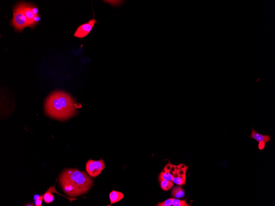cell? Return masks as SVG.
I'll return each mask as SVG.
<instances>
[{"instance_id": "cell-1", "label": "cell", "mask_w": 275, "mask_h": 206, "mask_svg": "<svg viewBox=\"0 0 275 206\" xmlns=\"http://www.w3.org/2000/svg\"><path fill=\"white\" fill-rule=\"evenodd\" d=\"M78 107L72 97L62 91L53 92L49 95L45 104L46 114L58 120H66L75 115Z\"/></svg>"}, {"instance_id": "cell-2", "label": "cell", "mask_w": 275, "mask_h": 206, "mask_svg": "<svg viewBox=\"0 0 275 206\" xmlns=\"http://www.w3.org/2000/svg\"><path fill=\"white\" fill-rule=\"evenodd\" d=\"M59 181L63 192L72 198L88 193L94 182L86 172L77 168L64 170L60 175Z\"/></svg>"}, {"instance_id": "cell-3", "label": "cell", "mask_w": 275, "mask_h": 206, "mask_svg": "<svg viewBox=\"0 0 275 206\" xmlns=\"http://www.w3.org/2000/svg\"><path fill=\"white\" fill-rule=\"evenodd\" d=\"M20 4L29 27L34 28L40 21L41 17L38 8L34 5L26 3H21Z\"/></svg>"}, {"instance_id": "cell-4", "label": "cell", "mask_w": 275, "mask_h": 206, "mask_svg": "<svg viewBox=\"0 0 275 206\" xmlns=\"http://www.w3.org/2000/svg\"><path fill=\"white\" fill-rule=\"evenodd\" d=\"M11 24L17 31H23L25 28L29 27L26 17L22 11L20 3L17 4L13 9V16Z\"/></svg>"}, {"instance_id": "cell-5", "label": "cell", "mask_w": 275, "mask_h": 206, "mask_svg": "<svg viewBox=\"0 0 275 206\" xmlns=\"http://www.w3.org/2000/svg\"><path fill=\"white\" fill-rule=\"evenodd\" d=\"M105 167V164L102 159L99 160L90 159L86 164V171L90 176L93 178L99 176Z\"/></svg>"}, {"instance_id": "cell-6", "label": "cell", "mask_w": 275, "mask_h": 206, "mask_svg": "<svg viewBox=\"0 0 275 206\" xmlns=\"http://www.w3.org/2000/svg\"><path fill=\"white\" fill-rule=\"evenodd\" d=\"M97 21L94 18L90 20L87 23L81 25L77 29L74 36L78 38H83L90 34L92 30Z\"/></svg>"}, {"instance_id": "cell-7", "label": "cell", "mask_w": 275, "mask_h": 206, "mask_svg": "<svg viewBox=\"0 0 275 206\" xmlns=\"http://www.w3.org/2000/svg\"><path fill=\"white\" fill-rule=\"evenodd\" d=\"M250 138L254 139L258 142H264L265 143H269L272 141V138L270 135H262L258 133L252 127V132L250 135Z\"/></svg>"}, {"instance_id": "cell-8", "label": "cell", "mask_w": 275, "mask_h": 206, "mask_svg": "<svg viewBox=\"0 0 275 206\" xmlns=\"http://www.w3.org/2000/svg\"><path fill=\"white\" fill-rule=\"evenodd\" d=\"M124 197V195L123 193L113 190L109 194V198L111 204L108 206H111L112 204L117 203L122 200Z\"/></svg>"}, {"instance_id": "cell-9", "label": "cell", "mask_w": 275, "mask_h": 206, "mask_svg": "<svg viewBox=\"0 0 275 206\" xmlns=\"http://www.w3.org/2000/svg\"><path fill=\"white\" fill-rule=\"evenodd\" d=\"M171 195L174 198H183L185 195V191L181 186H177L171 191Z\"/></svg>"}, {"instance_id": "cell-10", "label": "cell", "mask_w": 275, "mask_h": 206, "mask_svg": "<svg viewBox=\"0 0 275 206\" xmlns=\"http://www.w3.org/2000/svg\"><path fill=\"white\" fill-rule=\"evenodd\" d=\"M160 182V187L165 191H169L173 187L174 183L172 181L167 180H161Z\"/></svg>"}, {"instance_id": "cell-11", "label": "cell", "mask_w": 275, "mask_h": 206, "mask_svg": "<svg viewBox=\"0 0 275 206\" xmlns=\"http://www.w3.org/2000/svg\"><path fill=\"white\" fill-rule=\"evenodd\" d=\"M173 179V175L170 172V171H167L165 169H163L162 171L159 174V180H167L172 181Z\"/></svg>"}, {"instance_id": "cell-12", "label": "cell", "mask_w": 275, "mask_h": 206, "mask_svg": "<svg viewBox=\"0 0 275 206\" xmlns=\"http://www.w3.org/2000/svg\"><path fill=\"white\" fill-rule=\"evenodd\" d=\"M188 198L184 200H180L178 199L172 198L173 203L174 206H190L191 204H188L187 203V200Z\"/></svg>"}, {"instance_id": "cell-13", "label": "cell", "mask_w": 275, "mask_h": 206, "mask_svg": "<svg viewBox=\"0 0 275 206\" xmlns=\"http://www.w3.org/2000/svg\"><path fill=\"white\" fill-rule=\"evenodd\" d=\"M43 197L45 203L49 204L52 203L54 200V195L52 194V192L46 191L42 195Z\"/></svg>"}, {"instance_id": "cell-14", "label": "cell", "mask_w": 275, "mask_h": 206, "mask_svg": "<svg viewBox=\"0 0 275 206\" xmlns=\"http://www.w3.org/2000/svg\"><path fill=\"white\" fill-rule=\"evenodd\" d=\"M186 176H179V177L173 178L172 182L178 185L184 186L186 184Z\"/></svg>"}, {"instance_id": "cell-15", "label": "cell", "mask_w": 275, "mask_h": 206, "mask_svg": "<svg viewBox=\"0 0 275 206\" xmlns=\"http://www.w3.org/2000/svg\"><path fill=\"white\" fill-rule=\"evenodd\" d=\"M47 191H48V192H52V193H58V194L60 195L61 196H63V197L66 198L68 199L69 200H70V202L73 201V200H76L77 199L76 198H71L66 197L63 196V195H62L61 194H60L59 193H58V192H57L56 190L55 185H54L53 186V187H51L50 188H48V189L47 190Z\"/></svg>"}, {"instance_id": "cell-16", "label": "cell", "mask_w": 275, "mask_h": 206, "mask_svg": "<svg viewBox=\"0 0 275 206\" xmlns=\"http://www.w3.org/2000/svg\"><path fill=\"white\" fill-rule=\"evenodd\" d=\"M156 206H173V200L172 198H170L167 199V200L164 201V202H162V203H158V204Z\"/></svg>"}, {"instance_id": "cell-17", "label": "cell", "mask_w": 275, "mask_h": 206, "mask_svg": "<svg viewBox=\"0 0 275 206\" xmlns=\"http://www.w3.org/2000/svg\"><path fill=\"white\" fill-rule=\"evenodd\" d=\"M43 199V197L42 196V195H41L40 198L38 200L35 201V206H41Z\"/></svg>"}, {"instance_id": "cell-18", "label": "cell", "mask_w": 275, "mask_h": 206, "mask_svg": "<svg viewBox=\"0 0 275 206\" xmlns=\"http://www.w3.org/2000/svg\"><path fill=\"white\" fill-rule=\"evenodd\" d=\"M266 143L264 142H259L258 144V148L260 150L264 149L265 147Z\"/></svg>"}, {"instance_id": "cell-19", "label": "cell", "mask_w": 275, "mask_h": 206, "mask_svg": "<svg viewBox=\"0 0 275 206\" xmlns=\"http://www.w3.org/2000/svg\"><path fill=\"white\" fill-rule=\"evenodd\" d=\"M40 197H41V195H34V201H36V200H38V199H39L40 198Z\"/></svg>"}, {"instance_id": "cell-20", "label": "cell", "mask_w": 275, "mask_h": 206, "mask_svg": "<svg viewBox=\"0 0 275 206\" xmlns=\"http://www.w3.org/2000/svg\"><path fill=\"white\" fill-rule=\"evenodd\" d=\"M25 206H34V204H30V203H28V204H26Z\"/></svg>"}]
</instances>
